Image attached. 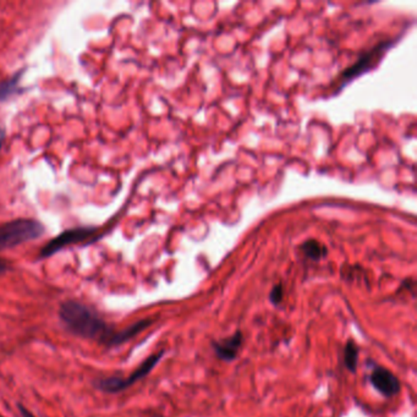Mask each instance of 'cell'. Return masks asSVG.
Segmentation results:
<instances>
[{"mask_svg": "<svg viewBox=\"0 0 417 417\" xmlns=\"http://www.w3.org/2000/svg\"><path fill=\"white\" fill-rule=\"evenodd\" d=\"M59 317L69 332L75 336L96 341L106 346H115L118 332L108 327V324L96 312L84 303L68 300L60 305Z\"/></svg>", "mask_w": 417, "mask_h": 417, "instance_id": "1", "label": "cell"}, {"mask_svg": "<svg viewBox=\"0 0 417 417\" xmlns=\"http://www.w3.org/2000/svg\"><path fill=\"white\" fill-rule=\"evenodd\" d=\"M46 233L41 221L34 218H17L0 224V251L34 241Z\"/></svg>", "mask_w": 417, "mask_h": 417, "instance_id": "2", "label": "cell"}, {"mask_svg": "<svg viewBox=\"0 0 417 417\" xmlns=\"http://www.w3.org/2000/svg\"><path fill=\"white\" fill-rule=\"evenodd\" d=\"M99 231V226H77V228L65 230L56 238L49 240L42 247V250L39 252V258L43 260V258L51 257V256L56 255V252H59L65 247L71 246V245L94 243L99 238V235H97Z\"/></svg>", "mask_w": 417, "mask_h": 417, "instance_id": "3", "label": "cell"}, {"mask_svg": "<svg viewBox=\"0 0 417 417\" xmlns=\"http://www.w3.org/2000/svg\"><path fill=\"white\" fill-rule=\"evenodd\" d=\"M163 355H164V351H161V353H154L152 356H149L144 363H141L135 372H132L131 375L129 376L128 378H119V377L102 378L97 381L96 386L102 392H123V391L128 389L132 384L139 382L140 379L145 378L146 376L149 375V372L154 370V366L157 365L158 362L161 361Z\"/></svg>", "mask_w": 417, "mask_h": 417, "instance_id": "4", "label": "cell"}, {"mask_svg": "<svg viewBox=\"0 0 417 417\" xmlns=\"http://www.w3.org/2000/svg\"><path fill=\"white\" fill-rule=\"evenodd\" d=\"M370 381L376 391H378L382 396L387 398L396 396L401 391L399 379L396 378L391 371L382 366L376 367L371 373Z\"/></svg>", "mask_w": 417, "mask_h": 417, "instance_id": "5", "label": "cell"}, {"mask_svg": "<svg viewBox=\"0 0 417 417\" xmlns=\"http://www.w3.org/2000/svg\"><path fill=\"white\" fill-rule=\"evenodd\" d=\"M392 43L391 42H383L376 46L373 49H371L370 51H367L365 56H361L360 59L355 63V64L351 66V68L348 69L341 79L345 80V81H349L350 79L353 77L358 76V75H361L363 71H366L370 68L371 65L375 64L376 61L383 56L384 51H387L388 47L391 46Z\"/></svg>", "mask_w": 417, "mask_h": 417, "instance_id": "6", "label": "cell"}, {"mask_svg": "<svg viewBox=\"0 0 417 417\" xmlns=\"http://www.w3.org/2000/svg\"><path fill=\"white\" fill-rule=\"evenodd\" d=\"M243 332H238L231 336H228L226 339L214 341L213 343V349L217 353L218 358L223 361H233L238 356V350L243 344Z\"/></svg>", "mask_w": 417, "mask_h": 417, "instance_id": "7", "label": "cell"}, {"mask_svg": "<svg viewBox=\"0 0 417 417\" xmlns=\"http://www.w3.org/2000/svg\"><path fill=\"white\" fill-rule=\"evenodd\" d=\"M25 69H21L14 74L13 76L0 81V102H6L14 96L22 94L20 81H21L22 75L25 74Z\"/></svg>", "mask_w": 417, "mask_h": 417, "instance_id": "8", "label": "cell"}, {"mask_svg": "<svg viewBox=\"0 0 417 417\" xmlns=\"http://www.w3.org/2000/svg\"><path fill=\"white\" fill-rule=\"evenodd\" d=\"M300 250L303 255L306 256L308 260L319 261L327 257L328 250L327 247L324 246L323 243H319L315 238H310L306 240L305 243H301Z\"/></svg>", "mask_w": 417, "mask_h": 417, "instance_id": "9", "label": "cell"}, {"mask_svg": "<svg viewBox=\"0 0 417 417\" xmlns=\"http://www.w3.org/2000/svg\"><path fill=\"white\" fill-rule=\"evenodd\" d=\"M358 349L355 341H348L346 345H345L344 351V362L346 368L350 371V372H355L356 371V367H358Z\"/></svg>", "mask_w": 417, "mask_h": 417, "instance_id": "10", "label": "cell"}, {"mask_svg": "<svg viewBox=\"0 0 417 417\" xmlns=\"http://www.w3.org/2000/svg\"><path fill=\"white\" fill-rule=\"evenodd\" d=\"M283 296H284V288H283V284L279 283L277 286H273L272 291H271V294H269V300H271V303H272L274 306H277V305H279V303H281Z\"/></svg>", "mask_w": 417, "mask_h": 417, "instance_id": "11", "label": "cell"}, {"mask_svg": "<svg viewBox=\"0 0 417 417\" xmlns=\"http://www.w3.org/2000/svg\"><path fill=\"white\" fill-rule=\"evenodd\" d=\"M9 269H10V266H9L8 262H6L5 260H3V258H0V276H1V274H4V273L8 272Z\"/></svg>", "mask_w": 417, "mask_h": 417, "instance_id": "12", "label": "cell"}, {"mask_svg": "<svg viewBox=\"0 0 417 417\" xmlns=\"http://www.w3.org/2000/svg\"><path fill=\"white\" fill-rule=\"evenodd\" d=\"M5 140H6V130L3 126H0V149H3Z\"/></svg>", "mask_w": 417, "mask_h": 417, "instance_id": "13", "label": "cell"}, {"mask_svg": "<svg viewBox=\"0 0 417 417\" xmlns=\"http://www.w3.org/2000/svg\"><path fill=\"white\" fill-rule=\"evenodd\" d=\"M19 410H20V413H21L22 417H34V413L29 411V410L26 409L24 405H19Z\"/></svg>", "mask_w": 417, "mask_h": 417, "instance_id": "14", "label": "cell"}]
</instances>
